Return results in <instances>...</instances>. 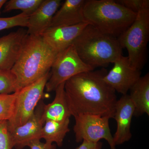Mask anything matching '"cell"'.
I'll return each instance as SVG.
<instances>
[{
    "label": "cell",
    "mask_w": 149,
    "mask_h": 149,
    "mask_svg": "<svg viewBox=\"0 0 149 149\" xmlns=\"http://www.w3.org/2000/svg\"><path fill=\"white\" fill-rule=\"evenodd\" d=\"M106 69L80 73L65 83L72 116L89 114L113 118L117 99L116 91L105 82Z\"/></svg>",
    "instance_id": "obj_1"
},
{
    "label": "cell",
    "mask_w": 149,
    "mask_h": 149,
    "mask_svg": "<svg viewBox=\"0 0 149 149\" xmlns=\"http://www.w3.org/2000/svg\"><path fill=\"white\" fill-rule=\"evenodd\" d=\"M57 54L41 36L27 35L10 70L16 77L17 91L49 73Z\"/></svg>",
    "instance_id": "obj_2"
},
{
    "label": "cell",
    "mask_w": 149,
    "mask_h": 149,
    "mask_svg": "<svg viewBox=\"0 0 149 149\" xmlns=\"http://www.w3.org/2000/svg\"><path fill=\"white\" fill-rule=\"evenodd\" d=\"M72 45L80 58L93 67L104 68L122 55L117 38L102 32L88 24Z\"/></svg>",
    "instance_id": "obj_3"
},
{
    "label": "cell",
    "mask_w": 149,
    "mask_h": 149,
    "mask_svg": "<svg viewBox=\"0 0 149 149\" xmlns=\"http://www.w3.org/2000/svg\"><path fill=\"white\" fill-rule=\"evenodd\" d=\"M83 12L85 22L116 38L130 27L137 14L114 0H87Z\"/></svg>",
    "instance_id": "obj_4"
},
{
    "label": "cell",
    "mask_w": 149,
    "mask_h": 149,
    "mask_svg": "<svg viewBox=\"0 0 149 149\" xmlns=\"http://www.w3.org/2000/svg\"><path fill=\"white\" fill-rule=\"evenodd\" d=\"M117 39L122 49L127 50V57L132 66L141 70L147 58L149 9L139 11L133 23Z\"/></svg>",
    "instance_id": "obj_5"
},
{
    "label": "cell",
    "mask_w": 149,
    "mask_h": 149,
    "mask_svg": "<svg viewBox=\"0 0 149 149\" xmlns=\"http://www.w3.org/2000/svg\"><path fill=\"white\" fill-rule=\"evenodd\" d=\"M45 86L48 92L55 91L61 83L77 74L95 69L83 61L72 44L57 54Z\"/></svg>",
    "instance_id": "obj_6"
},
{
    "label": "cell",
    "mask_w": 149,
    "mask_h": 149,
    "mask_svg": "<svg viewBox=\"0 0 149 149\" xmlns=\"http://www.w3.org/2000/svg\"><path fill=\"white\" fill-rule=\"evenodd\" d=\"M49 77V72L35 83L16 91L17 95L14 113L8 121L9 131L23 125L32 116L42 97Z\"/></svg>",
    "instance_id": "obj_7"
},
{
    "label": "cell",
    "mask_w": 149,
    "mask_h": 149,
    "mask_svg": "<svg viewBox=\"0 0 149 149\" xmlns=\"http://www.w3.org/2000/svg\"><path fill=\"white\" fill-rule=\"evenodd\" d=\"M74 118L73 130L77 143L85 141L96 143L104 139L111 149H116L110 129L109 118L89 114H81Z\"/></svg>",
    "instance_id": "obj_8"
},
{
    "label": "cell",
    "mask_w": 149,
    "mask_h": 149,
    "mask_svg": "<svg viewBox=\"0 0 149 149\" xmlns=\"http://www.w3.org/2000/svg\"><path fill=\"white\" fill-rule=\"evenodd\" d=\"M113 67L104 77V80L116 92L127 94L130 88L141 77V70L132 66L128 57L121 56L113 63Z\"/></svg>",
    "instance_id": "obj_9"
},
{
    "label": "cell",
    "mask_w": 149,
    "mask_h": 149,
    "mask_svg": "<svg viewBox=\"0 0 149 149\" xmlns=\"http://www.w3.org/2000/svg\"><path fill=\"white\" fill-rule=\"evenodd\" d=\"M43 104L35 111L32 116L23 125L10 131L13 148L22 149L33 141L40 140L44 124L41 120Z\"/></svg>",
    "instance_id": "obj_10"
},
{
    "label": "cell",
    "mask_w": 149,
    "mask_h": 149,
    "mask_svg": "<svg viewBox=\"0 0 149 149\" xmlns=\"http://www.w3.org/2000/svg\"><path fill=\"white\" fill-rule=\"evenodd\" d=\"M135 107L128 94L123 95L117 100L113 118L117 123L113 136L116 146L128 142L132 138L130 127Z\"/></svg>",
    "instance_id": "obj_11"
},
{
    "label": "cell",
    "mask_w": 149,
    "mask_h": 149,
    "mask_svg": "<svg viewBox=\"0 0 149 149\" xmlns=\"http://www.w3.org/2000/svg\"><path fill=\"white\" fill-rule=\"evenodd\" d=\"M86 22L72 26L50 27L41 35L45 42L57 54L71 45L84 28Z\"/></svg>",
    "instance_id": "obj_12"
},
{
    "label": "cell",
    "mask_w": 149,
    "mask_h": 149,
    "mask_svg": "<svg viewBox=\"0 0 149 149\" xmlns=\"http://www.w3.org/2000/svg\"><path fill=\"white\" fill-rule=\"evenodd\" d=\"M27 35V30L19 29L0 37V69L11 70L21 53Z\"/></svg>",
    "instance_id": "obj_13"
},
{
    "label": "cell",
    "mask_w": 149,
    "mask_h": 149,
    "mask_svg": "<svg viewBox=\"0 0 149 149\" xmlns=\"http://www.w3.org/2000/svg\"><path fill=\"white\" fill-rule=\"evenodd\" d=\"M60 0H43L37 10L28 17V35L40 36L50 27L53 17L61 5Z\"/></svg>",
    "instance_id": "obj_14"
},
{
    "label": "cell",
    "mask_w": 149,
    "mask_h": 149,
    "mask_svg": "<svg viewBox=\"0 0 149 149\" xmlns=\"http://www.w3.org/2000/svg\"><path fill=\"white\" fill-rule=\"evenodd\" d=\"M85 2L66 0L54 15L50 27L72 26L85 22L83 12Z\"/></svg>",
    "instance_id": "obj_15"
},
{
    "label": "cell",
    "mask_w": 149,
    "mask_h": 149,
    "mask_svg": "<svg viewBox=\"0 0 149 149\" xmlns=\"http://www.w3.org/2000/svg\"><path fill=\"white\" fill-rule=\"evenodd\" d=\"M65 83L60 84L56 89V95L52 102L43 104L41 120L43 124L48 120L62 121L72 116L65 91Z\"/></svg>",
    "instance_id": "obj_16"
},
{
    "label": "cell",
    "mask_w": 149,
    "mask_h": 149,
    "mask_svg": "<svg viewBox=\"0 0 149 149\" xmlns=\"http://www.w3.org/2000/svg\"><path fill=\"white\" fill-rule=\"evenodd\" d=\"M129 96L135 107L133 116H149V74L141 77L130 88Z\"/></svg>",
    "instance_id": "obj_17"
},
{
    "label": "cell",
    "mask_w": 149,
    "mask_h": 149,
    "mask_svg": "<svg viewBox=\"0 0 149 149\" xmlns=\"http://www.w3.org/2000/svg\"><path fill=\"white\" fill-rule=\"evenodd\" d=\"M69 123L70 118L62 121H46L42 128L41 138L47 143H55L58 147H61L65 137L69 132Z\"/></svg>",
    "instance_id": "obj_18"
},
{
    "label": "cell",
    "mask_w": 149,
    "mask_h": 149,
    "mask_svg": "<svg viewBox=\"0 0 149 149\" xmlns=\"http://www.w3.org/2000/svg\"><path fill=\"white\" fill-rule=\"evenodd\" d=\"M43 0H10L6 3L4 12L13 10H21L28 17L34 13L39 8Z\"/></svg>",
    "instance_id": "obj_19"
},
{
    "label": "cell",
    "mask_w": 149,
    "mask_h": 149,
    "mask_svg": "<svg viewBox=\"0 0 149 149\" xmlns=\"http://www.w3.org/2000/svg\"><path fill=\"white\" fill-rule=\"evenodd\" d=\"M17 93L0 94V120H9L14 113Z\"/></svg>",
    "instance_id": "obj_20"
},
{
    "label": "cell",
    "mask_w": 149,
    "mask_h": 149,
    "mask_svg": "<svg viewBox=\"0 0 149 149\" xmlns=\"http://www.w3.org/2000/svg\"><path fill=\"white\" fill-rule=\"evenodd\" d=\"M17 90L16 77L11 70L0 69V94H10Z\"/></svg>",
    "instance_id": "obj_21"
},
{
    "label": "cell",
    "mask_w": 149,
    "mask_h": 149,
    "mask_svg": "<svg viewBox=\"0 0 149 149\" xmlns=\"http://www.w3.org/2000/svg\"><path fill=\"white\" fill-rule=\"evenodd\" d=\"M28 18L23 13L11 17H0V31L15 27H27Z\"/></svg>",
    "instance_id": "obj_22"
},
{
    "label": "cell",
    "mask_w": 149,
    "mask_h": 149,
    "mask_svg": "<svg viewBox=\"0 0 149 149\" xmlns=\"http://www.w3.org/2000/svg\"><path fill=\"white\" fill-rule=\"evenodd\" d=\"M116 2L137 13L140 10L149 9V0H117Z\"/></svg>",
    "instance_id": "obj_23"
},
{
    "label": "cell",
    "mask_w": 149,
    "mask_h": 149,
    "mask_svg": "<svg viewBox=\"0 0 149 149\" xmlns=\"http://www.w3.org/2000/svg\"><path fill=\"white\" fill-rule=\"evenodd\" d=\"M8 120H0V149H13Z\"/></svg>",
    "instance_id": "obj_24"
},
{
    "label": "cell",
    "mask_w": 149,
    "mask_h": 149,
    "mask_svg": "<svg viewBox=\"0 0 149 149\" xmlns=\"http://www.w3.org/2000/svg\"><path fill=\"white\" fill-rule=\"evenodd\" d=\"M28 146L31 149H56V145L42 143L40 140L32 141L29 144Z\"/></svg>",
    "instance_id": "obj_25"
},
{
    "label": "cell",
    "mask_w": 149,
    "mask_h": 149,
    "mask_svg": "<svg viewBox=\"0 0 149 149\" xmlns=\"http://www.w3.org/2000/svg\"><path fill=\"white\" fill-rule=\"evenodd\" d=\"M82 144L75 149H102V143L101 142L94 143L83 141Z\"/></svg>",
    "instance_id": "obj_26"
},
{
    "label": "cell",
    "mask_w": 149,
    "mask_h": 149,
    "mask_svg": "<svg viewBox=\"0 0 149 149\" xmlns=\"http://www.w3.org/2000/svg\"><path fill=\"white\" fill-rule=\"evenodd\" d=\"M6 2L7 1L6 0H0V10H1V8H2L3 6L6 3Z\"/></svg>",
    "instance_id": "obj_27"
}]
</instances>
